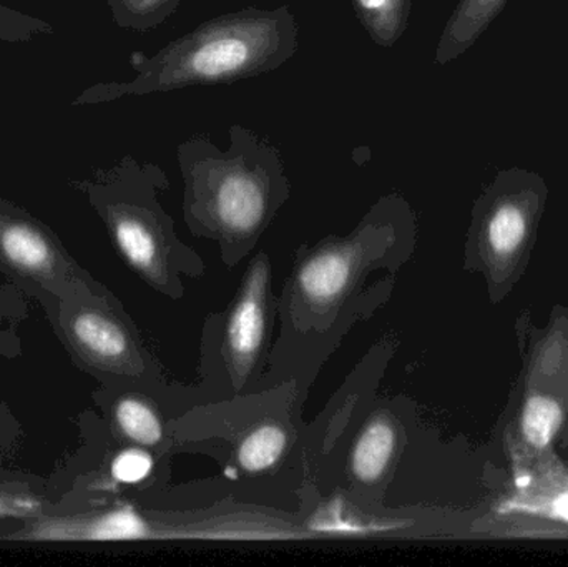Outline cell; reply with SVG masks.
I'll list each match as a JSON object with an SVG mask.
<instances>
[{
  "mask_svg": "<svg viewBox=\"0 0 568 567\" xmlns=\"http://www.w3.org/2000/svg\"><path fill=\"white\" fill-rule=\"evenodd\" d=\"M176 159L186 225L216 240L225 255H246L290 199L280 150L239 123L230 129L229 149L195 135L180 143Z\"/></svg>",
  "mask_w": 568,
  "mask_h": 567,
  "instance_id": "1",
  "label": "cell"
},
{
  "mask_svg": "<svg viewBox=\"0 0 568 567\" xmlns=\"http://www.w3.org/2000/svg\"><path fill=\"white\" fill-rule=\"evenodd\" d=\"M290 7L248 9L213 17L142 60L129 82L95 83L72 105H95L123 97L152 95L195 85H220L275 72L297 50Z\"/></svg>",
  "mask_w": 568,
  "mask_h": 567,
  "instance_id": "2",
  "label": "cell"
},
{
  "mask_svg": "<svg viewBox=\"0 0 568 567\" xmlns=\"http://www.w3.org/2000/svg\"><path fill=\"white\" fill-rule=\"evenodd\" d=\"M69 185L85 196L123 262L146 285L172 296L182 288L179 273L200 269V260L180 242L172 216L160 205L159 195L170 182L155 163L126 155Z\"/></svg>",
  "mask_w": 568,
  "mask_h": 567,
  "instance_id": "3",
  "label": "cell"
},
{
  "mask_svg": "<svg viewBox=\"0 0 568 567\" xmlns=\"http://www.w3.org/2000/svg\"><path fill=\"white\" fill-rule=\"evenodd\" d=\"M549 202V185L527 169L500 170L470 213L464 266L486 283L493 305L506 302L529 269Z\"/></svg>",
  "mask_w": 568,
  "mask_h": 567,
  "instance_id": "4",
  "label": "cell"
},
{
  "mask_svg": "<svg viewBox=\"0 0 568 567\" xmlns=\"http://www.w3.org/2000/svg\"><path fill=\"white\" fill-rule=\"evenodd\" d=\"M416 240V216L403 196H383L374 203L346 239H327L306 252L291 283V310L297 318L336 315L359 288L364 276L387 262L389 255H407Z\"/></svg>",
  "mask_w": 568,
  "mask_h": 567,
  "instance_id": "5",
  "label": "cell"
},
{
  "mask_svg": "<svg viewBox=\"0 0 568 567\" xmlns=\"http://www.w3.org/2000/svg\"><path fill=\"white\" fill-rule=\"evenodd\" d=\"M523 372L504 429L513 472L532 465L568 435V306L556 303L544 326L520 336Z\"/></svg>",
  "mask_w": 568,
  "mask_h": 567,
  "instance_id": "6",
  "label": "cell"
},
{
  "mask_svg": "<svg viewBox=\"0 0 568 567\" xmlns=\"http://www.w3.org/2000/svg\"><path fill=\"white\" fill-rule=\"evenodd\" d=\"M47 320L73 365L100 385L152 383V360L106 286L63 300Z\"/></svg>",
  "mask_w": 568,
  "mask_h": 567,
  "instance_id": "7",
  "label": "cell"
},
{
  "mask_svg": "<svg viewBox=\"0 0 568 567\" xmlns=\"http://www.w3.org/2000/svg\"><path fill=\"white\" fill-rule=\"evenodd\" d=\"M0 273L50 315L63 300L103 286L55 232L36 215L0 199Z\"/></svg>",
  "mask_w": 568,
  "mask_h": 567,
  "instance_id": "8",
  "label": "cell"
},
{
  "mask_svg": "<svg viewBox=\"0 0 568 567\" xmlns=\"http://www.w3.org/2000/svg\"><path fill=\"white\" fill-rule=\"evenodd\" d=\"M470 536L490 541H568V465L557 448L513 472V485L474 516Z\"/></svg>",
  "mask_w": 568,
  "mask_h": 567,
  "instance_id": "9",
  "label": "cell"
},
{
  "mask_svg": "<svg viewBox=\"0 0 568 567\" xmlns=\"http://www.w3.org/2000/svg\"><path fill=\"white\" fill-rule=\"evenodd\" d=\"M270 279L268 259L256 256L226 318L223 355L236 389L252 379L265 356L272 330Z\"/></svg>",
  "mask_w": 568,
  "mask_h": 567,
  "instance_id": "10",
  "label": "cell"
},
{
  "mask_svg": "<svg viewBox=\"0 0 568 567\" xmlns=\"http://www.w3.org/2000/svg\"><path fill=\"white\" fill-rule=\"evenodd\" d=\"M145 383L100 385L93 403L102 412V422L113 438L129 445L156 449L165 442L162 415Z\"/></svg>",
  "mask_w": 568,
  "mask_h": 567,
  "instance_id": "11",
  "label": "cell"
},
{
  "mask_svg": "<svg viewBox=\"0 0 568 567\" xmlns=\"http://www.w3.org/2000/svg\"><path fill=\"white\" fill-rule=\"evenodd\" d=\"M507 2L509 0H459L440 33L436 63L446 65L476 45Z\"/></svg>",
  "mask_w": 568,
  "mask_h": 567,
  "instance_id": "12",
  "label": "cell"
},
{
  "mask_svg": "<svg viewBox=\"0 0 568 567\" xmlns=\"http://www.w3.org/2000/svg\"><path fill=\"white\" fill-rule=\"evenodd\" d=\"M399 435L386 416H376L364 426L351 452V472L361 485H376L396 458Z\"/></svg>",
  "mask_w": 568,
  "mask_h": 567,
  "instance_id": "13",
  "label": "cell"
},
{
  "mask_svg": "<svg viewBox=\"0 0 568 567\" xmlns=\"http://www.w3.org/2000/svg\"><path fill=\"white\" fill-rule=\"evenodd\" d=\"M351 6L373 42L390 49L406 32L413 0H351Z\"/></svg>",
  "mask_w": 568,
  "mask_h": 567,
  "instance_id": "14",
  "label": "cell"
},
{
  "mask_svg": "<svg viewBox=\"0 0 568 567\" xmlns=\"http://www.w3.org/2000/svg\"><path fill=\"white\" fill-rule=\"evenodd\" d=\"M59 512L52 488H39L22 479H0V525L27 522Z\"/></svg>",
  "mask_w": 568,
  "mask_h": 567,
  "instance_id": "15",
  "label": "cell"
},
{
  "mask_svg": "<svg viewBox=\"0 0 568 567\" xmlns=\"http://www.w3.org/2000/svg\"><path fill=\"white\" fill-rule=\"evenodd\" d=\"M287 448L283 426L265 423L250 432L239 448V463L245 472L265 473L282 462Z\"/></svg>",
  "mask_w": 568,
  "mask_h": 567,
  "instance_id": "16",
  "label": "cell"
},
{
  "mask_svg": "<svg viewBox=\"0 0 568 567\" xmlns=\"http://www.w3.org/2000/svg\"><path fill=\"white\" fill-rule=\"evenodd\" d=\"M120 29L150 32L179 9L182 0H106Z\"/></svg>",
  "mask_w": 568,
  "mask_h": 567,
  "instance_id": "17",
  "label": "cell"
},
{
  "mask_svg": "<svg viewBox=\"0 0 568 567\" xmlns=\"http://www.w3.org/2000/svg\"><path fill=\"white\" fill-rule=\"evenodd\" d=\"M29 318V296L12 283L0 285V358L16 360L22 355L20 325Z\"/></svg>",
  "mask_w": 568,
  "mask_h": 567,
  "instance_id": "18",
  "label": "cell"
},
{
  "mask_svg": "<svg viewBox=\"0 0 568 567\" xmlns=\"http://www.w3.org/2000/svg\"><path fill=\"white\" fill-rule=\"evenodd\" d=\"M50 33H53V27L50 23L0 3V40L2 42H30L37 36H50Z\"/></svg>",
  "mask_w": 568,
  "mask_h": 567,
  "instance_id": "19",
  "label": "cell"
},
{
  "mask_svg": "<svg viewBox=\"0 0 568 567\" xmlns=\"http://www.w3.org/2000/svg\"><path fill=\"white\" fill-rule=\"evenodd\" d=\"M0 408H2V402H0Z\"/></svg>",
  "mask_w": 568,
  "mask_h": 567,
  "instance_id": "20",
  "label": "cell"
},
{
  "mask_svg": "<svg viewBox=\"0 0 568 567\" xmlns=\"http://www.w3.org/2000/svg\"><path fill=\"white\" fill-rule=\"evenodd\" d=\"M566 463H567V465H568V462H566Z\"/></svg>",
  "mask_w": 568,
  "mask_h": 567,
  "instance_id": "21",
  "label": "cell"
}]
</instances>
